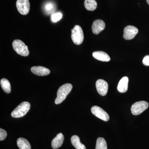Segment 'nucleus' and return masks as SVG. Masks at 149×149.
Here are the masks:
<instances>
[{
  "mask_svg": "<svg viewBox=\"0 0 149 149\" xmlns=\"http://www.w3.org/2000/svg\"><path fill=\"white\" fill-rule=\"evenodd\" d=\"M32 73L38 76H46L50 73V70L44 67L36 66L32 67L31 69Z\"/></svg>",
  "mask_w": 149,
  "mask_h": 149,
  "instance_id": "9b49d317",
  "label": "nucleus"
},
{
  "mask_svg": "<svg viewBox=\"0 0 149 149\" xmlns=\"http://www.w3.org/2000/svg\"><path fill=\"white\" fill-rule=\"evenodd\" d=\"M1 87L5 93H9L11 92V86L9 81L6 78L1 80Z\"/></svg>",
  "mask_w": 149,
  "mask_h": 149,
  "instance_id": "a211bd4d",
  "label": "nucleus"
},
{
  "mask_svg": "<svg viewBox=\"0 0 149 149\" xmlns=\"http://www.w3.org/2000/svg\"><path fill=\"white\" fill-rule=\"evenodd\" d=\"M105 28V24L101 19H97L93 22L92 31L95 35H98Z\"/></svg>",
  "mask_w": 149,
  "mask_h": 149,
  "instance_id": "9d476101",
  "label": "nucleus"
},
{
  "mask_svg": "<svg viewBox=\"0 0 149 149\" xmlns=\"http://www.w3.org/2000/svg\"><path fill=\"white\" fill-rule=\"evenodd\" d=\"M7 133L6 131L2 128L0 129V141H3L6 138Z\"/></svg>",
  "mask_w": 149,
  "mask_h": 149,
  "instance_id": "4be33fe9",
  "label": "nucleus"
},
{
  "mask_svg": "<svg viewBox=\"0 0 149 149\" xmlns=\"http://www.w3.org/2000/svg\"><path fill=\"white\" fill-rule=\"evenodd\" d=\"M84 5L87 10H95L97 8V3L95 0H85Z\"/></svg>",
  "mask_w": 149,
  "mask_h": 149,
  "instance_id": "f3484780",
  "label": "nucleus"
},
{
  "mask_svg": "<svg viewBox=\"0 0 149 149\" xmlns=\"http://www.w3.org/2000/svg\"><path fill=\"white\" fill-rule=\"evenodd\" d=\"M72 88V85L70 83H66L60 87L57 93V97L55 101V104H58L62 102L70 93Z\"/></svg>",
  "mask_w": 149,
  "mask_h": 149,
  "instance_id": "f257e3e1",
  "label": "nucleus"
},
{
  "mask_svg": "<svg viewBox=\"0 0 149 149\" xmlns=\"http://www.w3.org/2000/svg\"><path fill=\"white\" fill-rule=\"evenodd\" d=\"M16 7L19 12L22 15L29 13L30 10V3L29 0H17Z\"/></svg>",
  "mask_w": 149,
  "mask_h": 149,
  "instance_id": "423d86ee",
  "label": "nucleus"
},
{
  "mask_svg": "<svg viewBox=\"0 0 149 149\" xmlns=\"http://www.w3.org/2000/svg\"><path fill=\"white\" fill-rule=\"evenodd\" d=\"M128 78L127 77H123L118 85L117 89L120 93H125L128 89Z\"/></svg>",
  "mask_w": 149,
  "mask_h": 149,
  "instance_id": "4468645a",
  "label": "nucleus"
},
{
  "mask_svg": "<svg viewBox=\"0 0 149 149\" xmlns=\"http://www.w3.org/2000/svg\"><path fill=\"white\" fill-rule=\"evenodd\" d=\"M54 4L52 2H48L45 6V10L46 13L50 14L55 10Z\"/></svg>",
  "mask_w": 149,
  "mask_h": 149,
  "instance_id": "aec40b11",
  "label": "nucleus"
},
{
  "mask_svg": "<svg viewBox=\"0 0 149 149\" xmlns=\"http://www.w3.org/2000/svg\"><path fill=\"white\" fill-rule=\"evenodd\" d=\"M147 2L149 5V0H147Z\"/></svg>",
  "mask_w": 149,
  "mask_h": 149,
  "instance_id": "b1692460",
  "label": "nucleus"
},
{
  "mask_svg": "<svg viewBox=\"0 0 149 149\" xmlns=\"http://www.w3.org/2000/svg\"><path fill=\"white\" fill-rule=\"evenodd\" d=\"M71 38L75 45H81L84 40V34L83 29L80 26L76 25L71 30Z\"/></svg>",
  "mask_w": 149,
  "mask_h": 149,
  "instance_id": "20e7f679",
  "label": "nucleus"
},
{
  "mask_svg": "<svg viewBox=\"0 0 149 149\" xmlns=\"http://www.w3.org/2000/svg\"><path fill=\"white\" fill-rule=\"evenodd\" d=\"M95 149H107L106 141L104 138H99L97 139Z\"/></svg>",
  "mask_w": 149,
  "mask_h": 149,
  "instance_id": "6ab92c4d",
  "label": "nucleus"
},
{
  "mask_svg": "<svg viewBox=\"0 0 149 149\" xmlns=\"http://www.w3.org/2000/svg\"><path fill=\"white\" fill-rule=\"evenodd\" d=\"M30 106L31 105L28 102H22L12 111V116L16 118L23 117L29 111Z\"/></svg>",
  "mask_w": 149,
  "mask_h": 149,
  "instance_id": "f03ea898",
  "label": "nucleus"
},
{
  "mask_svg": "<svg viewBox=\"0 0 149 149\" xmlns=\"http://www.w3.org/2000/svg\"><path fill=\"white\" fill-rule=\"evenodd\" d=\"M71 142L76 149H86L85 145L80 142V138L78 136L76 135L72 136L71 138Z\"/></svg>",
  "mask_w": 149,
  "mask_h": 149,
  "instance_id": "2eb2a0df",
  "label": "nucleus"
},
{
  "mask_svg": "<svg viewBox=\"0 0 149 149\" xmlns=\"http://www.w3.org/2000/svg\"><path fill=\"white\" fill-rule=\"evenodd\" d=\"M63 141H64V136L63 135L62 133H58L52 141V148L54 149L58 148L61 146L63 143Z\"/></svg>",
  "mask_w": 149,
  "mask_h": 149,
  "instance_id": "ddd939ff",
  "label": "nucleus"
},
{
  "mask_svg": "<svg viewBox=\"0 0 149 149\" xmlns=\"http://www.w3.org/2000/svg\"><path fill=\"white\" fill-rule=\"evenodd\" d=\"M143 63L144 65L149 66V55L146 56L143 59Z\"/></svg>",
  "mask_w": 149,
  "mask_h": 149,
  "instance_id": "5701e85b",
  "label": "nucleus"
},
{
  "mask_svg": "<svg viewBox=\"0 0 149 149\" xmlns=\"http://www.w3.org/2000/svg\"><path fill=\"white\" fill-rule=\"evenodd\" d=\"M17 145L19 149H31V145L27 140L24 138H19Z\"/></svg>",
  "mask_w": 149,
  "mask_h": 149,
  "instance_id": "dca6fc26",
  "label": "nucleus"
},
{
  "mask_svg": "<svg viewBox=\"0 0 149 149\" xmlns=\"http://www.w3.org/2000/svg\"><path fill=\"white\" fill-rule=\"evenodd\" d=\"M97 91L100 95L105 96L108 91V84L106 81L102 79H99L96 83Z\"/></svg>",
  "mask_w": 149,
  "mask_h": 149,
  "instance_id": "1a4fd4ad",
  "label": "nucleus"
},
{
  "mask_svg": "<svg viewBox=\"0 0 149 149\" xmlns=\"http://www.w3.org/2000/svg\"><path fill=\"white\" fill-rule=\"evenodd\" d=\"M13 49L17 53L23 56H27L29 55V51L28 47L21 40H14L12 44Z\"/></svg>",
  "mask_w": 149,
  "mask_h": 149,
  "instance_id": "7ed1b4c3",
  "label": "nucleus"
},
{
  "mask_svg": "<svg viewBox=\"0 0 149 149\" xmlns=\"http://www.w3.org/2000/svg\"><path fill=\"white\" fill-rule=\"evenodd\" d=\"M91 112L96 117L104 121H107L109 120V116L107 113L100 107L97 106L92 107Z\"/></svg>",
  "mask_w": 149,
  "mask_h": 149,
  "instance_id": "0eeeda50",
  "label": "nucleus"
},
{
  "mask_svg": "<svg viewBox=\"0 0 149 149\" xmlns=\"http://www.w3.org/2000/svg\"><path fill=\"white\" fill-rule=\"evenodd\" d=\"M148 107L149 104L146 102H136L131 106V113L134 115H138L145 111Z\"/></svg>",
  "mask_w": 149,
  "mask_h": 149,
  "instance_id": "39448f33",
  "label": "nucleus"
},
{
  "mask_svg": "<svg viewBox=\"0 0 149 149\" xmlns=\"http://www.w3.org/2000/svg\"><path fill=\"white\" fill-rule=\"evenodd\" d=\"M62 17V14L60 12L54 13L51 15V19L53 22H56L59 21Z\"/></svg>",
  "mask_w": 149,
  "mask_h": 149,
  "instance_id": "412c9836",
  "label": "nucleus"
},
{
  "mask_svg": "<svg viewBox=\"0 0 149 149\" xmlns=\"http://www.w3.org/2000/svg\"><path fill=\"white\" fill-rule=\"evenodd\" d=\"M139 32V29L135 26L128 25L124 28L123 38L125 40H131L133 39Z\"/></svg>",
  "mask_w": 149,
  "mask_h": 149,
  "instance_id": "6e6552de",
  "label": "nucleus"
},
{
  "mask_svg": "<svg viewBox=\"0 0 149 149\" xmlns=\"http://www.w3.org/2000/svg\"><path fill=\"white\" fill-rule=\"evenodd\" d=\"M93 56L94 58L99 61L104 62H108L110 61L109 56L104 52L97 51L93 53Z\"/></svg>",
  "mask_w": 149,
  "mask_h": 149,
  "instance_id": "f8f14e48",
  "label": "nucleus"
}]
</instances>
